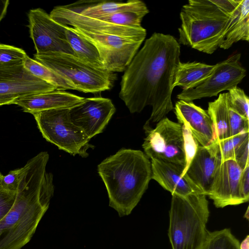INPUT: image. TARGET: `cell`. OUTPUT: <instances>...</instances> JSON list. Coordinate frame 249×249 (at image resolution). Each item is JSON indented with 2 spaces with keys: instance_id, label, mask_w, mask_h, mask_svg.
<instances>
[{
  "instance_id": "d6a6232c",
  "label": "cell",
  "mask_w": 249,
  "mask_h": 249,
  "mask_svg": "<svg viewBox=\"0 0 249 249\" xmlns=\"http://www.w3.org/2000/svg\"><path fill=\"white\" fill-rule=\"evenodd\" d=\"M182 128L184 137V147L186 155V165L184 169L185 170L188 167L195 156L199 144L186 127L182 125Z\"/></svg>"
},
{
  "instance_id": "9a60e30c",
  "label": "cell",
  "mask_w": 249,
  "mask_h": 249,
  "mask_svg": "<svg viewBox=\"0 0 249 249\" xmlns=\"http://www.w3.org/2000/svg\"><path fill=\"white\" fill-rule=\"evenodd\" d=\"M56 89L55 87L31 74L23 64L0 67V95L18 98Z\"/></svg>"
},
{
  "instance_id": "ab89813d",
  "label": "cell",
  "mask_w": 249,
  "mask_h": 249,
  "mask_svg": "<svg viewBox=\"0 0 249 249\" xmlns=\"http://www.w3.org/2000/svg\"><path fill=\"white\" fill-rule=\"evenodd\" d=\"M2 176H3V175H2L1 172H0V179L2 177Z\"/></svg>"
},
{
  "instance_id": "74e56055",
  "label": "cell",
  "mask_w": 249,
  "mask_h": 249,
  "mask_svg": "<svg viewBox=\"0 0 249 249\" xmlns=\"http://www.w3.org/2000/svg\"><path fill=\"white\" fill-rule=\"evenodd\" d=\"M16 98L7 95H0V106L13 104Z\"/></svg>"
},
{
  "instance_id": "9c48e42d",
  "label": "cell",
  "mask_w": 249,
  "mask_h": 249,
  "mask_svg": "<svg viewBox=\"0 0 249 249\" xmlns=\"http://www.w3.org/2000/svg\"><path fill=\"white\" fill-rule=\"evenodd\" d=\"M241 54H233L227 59L215 65L211 74L205 80L177 95L179 100L192 102L206 97L216 96L224 90L237 85L246 76V70L240 62Z\"/></svg>"
},
{
  "instance_id": "277c9868",
  "label": "cell",
  "mask_w": 249,
  "mask_h": 249,
  "mask_svg": "<svg viewBox=\"0 0 249 249\" xmlns=\"http://www.w3.org/2000/svg\"><path fill=\"white\" fill-rule=\"evenodd\" d=\"M239 0H190L182 6L179 44L213 53L223 42Z\"/></svg>"
},
{
  "instance_id": "6da1fadb",
  "label": "cell",
  "mask_w": 249,
  "mask_h": 249,
  "mask_svg": "<svg viewBox=\"0 0 249 249\" xmlns=\"http://www.w3.org/2000/svg\"><path fill=\"white\" fill-rule=\"evenodd\" d=\"M180 46L172 35L154 33L137 53L122 76L119 94L131 113L152 107L145 133L174 109L171 96Z\"/></svg>"
},
{
  "instance_id": "44dd1931",
  "label": "cell",
  "mask_w": 249,
  "mask_h": 249,
  "mask_svg": "<svg viewBox=\"0 0 249 249\" xmlns=\"http://www.w3.org/2000/svg\"><path fill=\"white\" fill-rule=\"evenodd\" d=\"M249 41V0H239L231 15L228 30L220 48L229 49L239 41Z\"/></svg>"
},
{
  "instance_id": "4dcf8cb0",
  "label": "cell",
  "mask_w": 249,
  "mask_h": 249,
  "mask_svg": "<svg viewBox=\"0 0 249 249\" xmlns=\"http://www.w3.org/2000/svg\"><path fill=\"white\" fill-rule=\"evenodd\" d=\"M229 115L230 137L237 135L244 131H249V120H247L235 111L229 105Z\"/></svg>"
},
{
  "instance_id": "836d02e7",
  "label": "cell",
  "mask_w": 249,
  "mask_h": 249,
  "mask_svg": "<svg viewBox=\"0 0 249 249\" xmlns=\"http://www.w3.org/2000/svg\"><path fill=\"white\" fill-rule=\"evenodd\" d=\"M24 170V166L10 171L8 174L3 176L0 179V184L4 188L17 191L19 182Z\"/></svg>"
},
{
  "instance_id": "8992f818",
  "label": "cell",
  "mask_w": 249,
  "mask_h": 249,
  "mask_svg": "<svg viewBox=\"0 0 249 249\" xmlns=\"http://www.w3.org/2000/svg\"><path fill=\"white\" fill-rule=\"evenodd\" d=\"M34 58L70 81L76 90L84 93L109 90L117 78L114 72L96 68L75 55L59 52L36 53Z\"/></svg>"
},
{
  "instance_id": "ffe728a7",
  "label": "cell",
  "mask_w": 249,
  "mask_h": 249,
  "mask_svg": "<svg viewBox=\"0 0 249 249\" xmlns=\"http://www.w3.org/2000/svg\"><path fill=\"white\" fill-rule=\"evenodd\" d=\"M72 4L82 15L93 18L124 11L149 13L146 5L140 0H130L125 2L80 0Z\"/></svg>"
},
{
  "instance_id": "8fae6325",
  "label": "cell",
  "mask_w": 249,
  "mask_h": 249,
  "mask_svg": "<svg viewBox=\"0 0 249 249\" xmlns=\"http://www.w3.org/2000/svg\"><path fill=\"white\" fill-rule=\"evenodd\" d=\"M30 37L36 53L59 52L75 55L66 36V26L53 20L40 8L31 9L28 13Z\"/></svg>"
},
{
  "instance_id": "f35d334b",
  "label": "cell",
  "mask_w": 249,
  "mask_h": 249,
  "mask_svg": "<svg viewBox=\"0 0 249 249\" xmlns=\"http://www.w3.org/2000/svg\"><path fill=\"white\" fill-rule=\"evenodd\" d=\"M240 249H249V236L248 235L240 243Z\"/></svg>"
},
{
  "instance_id": "ac0fdd59",
  "label": "cell",
  "mask_w": 249,
  "mask_h": 249,
  "mask_svg": "<svg viewBox=\"0 0 249 249\" xmlns=\"http://www.w3.org/2000/svg\"><path fill=\"white\" fill-rule=\"evenodd\" d=\"M84 99L71 93L56 89L18 98L13 104L20 107L23 111L31 113L54 108H70L81 103Z\"/></svg>"
},
{
  "instance_id": "e575fe53",
  "label": "cell",
  "mask_w": 249,
  "mask_h": 249,
  "mask_svg": "<svg viewBox=\"0 0 249 249\" xmlns=\"http://www.w3.org/2000/svg\"><path fill=\"white\" fill-rule=\"evenodd\" d=\"M233 160L243 170L249 164V138L247 139L237 149Z\"/></svg>"
},
{
  "instance_id": "5bb4252c",
  "label": "cell",
  "mask_w": 249,
  "mask_h": 249,
  "mask_svg": "<svg viewBox=\"0 0 249 249\" xmlns=\"http://www.w3.org/2000/svg\"><path fill=\"white\" fill-rule=\"evenodd\" d=\"M242 170L233 160L221 162L219 164L208 195L216 208L245 203L240 191Z\"/></svg>"
},
{
  "instance_id": "2e32d148",
  "label": "cell",
  "mask_w": 249,
  "mask_h": 249,
  "mask_svg": "<svg viewBox=\"0 0 249 249\" xmlns=\"http://www.w3.org/2000/svg\"><path fill=\"white\" fill-rule=\"evenodd\" d=\"M221 160L209 146L198 145L196 152L181 176L196 193L208 196Z\"/></svg>"
},
{
  "instance_id": "5b68a950",
  "label": "cell",
  "mask_w": 249,
  "mask_h": 249,
  "mask_svg": "<svg viewBox=\"0 0 249 249\" xmlns=\"http://www.w3.org/2000/svg\"><path fill=\"white\" fill-rule=\"evenodd\" d=\"M209 215L206 196L172 195L168 234L172 249H200Z\"/></svg>"
},
{
  "instance_id": "52a82bcc",
  "label": "cell",
  "mask_w": 249,
  "mask_h": 249,
  "mask_svg": "<svg viewBox=\"0 0 249 249\" xmlns=\"http://www.w3.org/2000/svg\"><path fill=\"white\" fill-rule=\"evenodd\" d=\"M69 111V108H59L31 114L47 141L71 155L84 157L87 154L86 150L91 147L89 143L90 139L81 128L72 123Z\"/></svg>"
},
{
  "instance_id": "d590c367",
  "label": "cell",
  "mask_w": 249,
  "mask_h": 249,
  "mask_svg": "<svg viewBox=\"0 0 249 249\" xmlns=\"http://www.w3.org/2000/svg\"><path fill=\"white\" fill-rule=\"evenodd\" d=\"M240 191L245 202L249 199V164L242 170L240 180Z\"/></svg>"
},
{
  "instance_id": "7402d4cb",
  "label": "cell",
  "mask_w": 249,
  "mask_h": 249,
  "mask_svg": "<svg viewBox=\"0 0 249 249\" xmlns=\"http://www.w3.org/2000/svg\"><path fill=\"white\" fill-rule=\"evenodd\" d=\"M215 65L198 62H180L176 72L174 87L188 89L207 78L212 73Z\"/></svg>"
},
{
  "instance_id": "d6986e66",
  "label": "cell",
  "mask_w": 249,
  "mask_h": 249,
  "mask_svg": "<svg viewBox=\"0 0 249 249\" xmlns=\"http://www.w3.org/2000/svg\"><path fill=\"white\" fill-rule=\"evenodd\" d=\"M152 179L171 195L185 196L196 193L181 176L184 167L162 160H151Z\"/></svg>"
},
{
  "instance_id": "d4e9b609",
  "label": "cell",
  "mask_w": 249,
  "mask_h": 249,
  "mask_svg": "<svg viewBox=\"0 0 249 249\" xmlns=\"http://www.w3.org/2000/svg\"><path fill=\"white\" fill-rule=\"evenodd\" d=\"M24 67L35 76L55 87L57 90H76L75 86L70 81L45 67L27 54L23 60Z\"/></svg>"
},
{
  "instance_id": "3957f363",
  "label": "cell",
  "mask_w": 249,
  "mask_h": 249,
  "mask_svg": "<svg viewBox=\"0 0 249 249\" xmlns=\"http://www.w3.org/2000/svg\"><path fill=\"white\" fill-rule=\"evenodd\" d=\"M106 187L109 205L120 217L137 206L152 179L151 161L141 150L123 148L98 165Z\"/></svg>"
},
{
  "instance_id": "7c38bea8",
  "label": "cell",
  "mask_w": 249,
  "mask_h": 249,
  "mask_svg": "<svg viewBox=\"0 0 249 249\" xmlns=\"http://www.w3.org/2000/svg\"><path fill=\"white\" fill-rule=\"evenodd\" d=\"M49 15L62 25L91 32L109 34L142 42L146 36V31L142 26L135 28L119 26L86 17L82 15L72 4L55 6Z\"/></svg>"
},
{
  "instance_id": "f1b7e54d",
  "label": "cell",
  "mask_w": 249,
  "mask_h": 249,
  "mask_svg": "<svg viewBox=\"0 0 249 249\" xmlns=\"http://www.w3.org/2000/svg\"><path fill=\"white\" fill-rule=\"evenodd\" d=\"M227 93L229 106L241 116L249 120V99L243 89L236 87Z\"/></svg>"
},
{
  "instance_id": "f546056e",
  "label": "cell",
  "mask_w": 249,
  "mask_h": 249,
  "mask_svg": "<svg viewBox=\"0 0 249 249\" xmlns=\"http://www.w3.org/2000/svg\"><path fill=\"white\" fill-rule=\"evenodd\" d=\"M26 55L25 52L22 49L0 44V67L22 64Z\"/></svg>"
},
{
  "instance_id": "e0dca14e",
  "label": "cell",
  "mask_w": 249,
  "mask_h": 249,
  "mask_svg": "<svg viewBox=\"0 0 249 249\" xmlns=\"http://www.w3.org/2000/svg\"><path fill=\"white\" fill-rule=\"evenodd\" d=\"M174 108L178 123L189 129L200 145L206 147L215 140L213 123L207 110L192 102L182 100L177 101Z\"/></svg>"
},
{
  "instance_id": "83f0119b",
  "label": "cell",
  "mask_w": 249,
  "mask_h": 249,
  "mask_svg": "<svg viewBox=\"0 0 249 249\" xmlns=\"http://www.w3.org/2000/svg\"><path fill=\"white\" fill-rule=\"evenodd\" d=\"M147 14L143 12L124 11L114 13L97 19L119 26L139 28L142 26V21Z\"/></svg>"
},
{
  "instance_id": "603a6c76",
  "label": "cell",
  "mask_w": 249,
  "mask_h": 249,
  "mask_svg": "<svg viewBox=\"0 0 249 249\" xmlns=\"http://www.w3.org/2000/svg\"><path fill=\"white\" fill-rule=\"evenodd\" d=\"M207 112L211 119L215 141L230 137L228 93H220L218 98L208 103Z\"/></svg>"
},
{
  "instance_id": "30bf717a",
  "label": "cell",
  "mask_w": 249,
  "mask_h": 249,
  "mask_svg": "<svg viewBox=\"0 0 249 249\" xmlns=\"http://www.w3.org/2000/svg\"><path fill=\"white\" fill-rule=\"evenodd\" d=\"M72 28L96 47L104 69L112 72L124 71L142 43L116 36Z\"/></svg>"
},
{
  "instance_id": "cb8c5ba5",
  "label": "cell",
  "mask_w": 249,
  "mask_h": 249,
  "mask_svg": "<svg viewBox=\"0 0 249 249\" xmlns=\"http://www.w3.org/2000/svg\"><path fill=\"white\" fill-rule=\"evenodd\" d=\"M65 33L76 56L96 68L105 70L99 53L92 43L77 34L71 27L66 26Z\"/></svg>"
},
{
  "instance_id": "ba28073f",
  "label": "cell",
  "mask_w": 249,
  "mask_h": 249,
  "mask_svg": "<svg viewBox=\"0 0 249 249\" xmlns=\"http://www.w3.org/2000/svg\"><path fill=\"white\" fill-rule=\"evenodd\" d=\"M142 145L149 159H158L183 167L186 165L182 125L165 117L145 133Z\"/></svg>"
},
{
  "instance_id": "7a4b0ae2",
  "label": "cell",
  "mask_w": 249,
  "mask_h": 249,
  "mask_svg": "<svg viewBox=\"0 0 249 249\" xmlns=\"http://www.w3.org/2000/svg\"><path fill=\"white\" fill-rule=\"evenodd\" d=\"M49 159L41 152L24 166L14 204L0 221V249H21L48 210L54 193L53 176L46 171Z\"/></svg>"
},
{
  "instance_id": "8d00e7d4",
  "label": "cell",
  "mask_w": 249,
  "mask_h": 249,
  "mask_svg": "<svg viewBox=\"0 0 249 249\" xmlns=\"http://www.w3.org/2000/svg\"><path fill=\"white\" fill-rule=\"evenodd\" d=\"M9 3V0H0V22L7 13Z\"/></svg>"
},
{
  "instance_id": "1f68e13d",
  "label": "cell",
  "mask_w": 249,
  "mask_h": 249,
  "mask_svg": "<svg viewBox=\"0 0 249 249\" xmlns=\"http://www.w3.org/2000/svg\"><path fill=\"white\" fill-rule=\"evenodd\" d=\"M17 192L6 189L0 184V221L12 208L16 199Z\"/></svg>"
},
{
  "instance_id": "4fadbf2b",
  "label": "cell",
  "mask_w": 249,
  "mask_h": 249,
  "mask_svg": "<svg viewBox=\"0 0 249 249\" xmlns=\"http://www.w3.org/2000/svg\"><path fill=\"white\" fill-rule=\"evenodd\" d=\"M111 100L101 97L87 98L70 108L72 123L89 139L102 133L115 112Z\"/></svg>"
},
{
  "instance_id": "484cf974",
  "label": "cell",
  "mask_w": 249,
  "mask_h": 249,
  "mask_svg": "<svg viewBox=\"0 0 249 249\" xmlns=\"http://www.w3.org/2000/svg\"><path fill=\"white\" fill-rule=\"evenodd\" d=\"M249 131H244L237 135L220 141H213L209 146L212 149L221 162L234 159L237 149L249 138Z\"/></svg>"
},
{
  "instance_id": "4316f807",
  "label": "cell",
  "mask_w": 249,
  "mask_h": 249,
  "mask_svg": "<svg viewBox=\"0 0 249 249\" xmlns=\"http://www.w3.org/2000/svg\"><path fill=\"white\" fill-rule=\"evenodd\" d=\"M239 240L230 229L213 232L208 231L200 249H240Z\"/></svg>"
}]
</instances>
